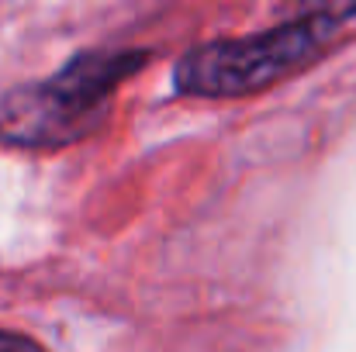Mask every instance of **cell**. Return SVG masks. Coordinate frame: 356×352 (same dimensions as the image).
I'll return each instance as SVG.
<instances>
[{
	"label": "cell",
	"instance_id": "6da1fadb",
	"mask_svg": "<svg viewBox=\"0 0 356 352\" xmlns=\"http://www.w3.org/2000/svg\"><path fill=\"white\" fill-rule=\"evenodd\" d=\"M145 52H87L45 83H28L0 101V138L24 149L70 145L104 117L121 80L142 69Z\"/></svg>",
	"mask_w": 356,
	"mask_h": 352
},
{
	"label": "cell",
	"instance_id": "7a4b0ae2",
	"mask_svg": "<svg viewBox=\"0 0 356 352\" xmlns=\"http://www.w3.org/2000/svg\"><path fill=\"white\" fill-rule=\"evenodd\" d=\"M339 31L336 21L305 14L252 38H225L191 49L177 62V90L191 97H245L312 62Z\"/></svg>",
	"mask_w": 356,
	"mask_h": 352
},
{
	"label": "cell",
	"instance_id": "3957f363",
	"mask_svg": "<svg viewBox=\"0 0 356 352\" xmlns=\"http://www.w3.org/2000/svg\"><path fill=\"white\" fill-rule=\"evenodd\" d=\"M308 14H318V17H329L336 24H343L346 17H356V0H305Z\"/></svg>",
	"mask_w": 356,
	"mask_h": 352
},
{
	"label": "cell",
	"instance_id": "277c9868",
	"mask_svg": "<svg viewBox=\"0 0 356 352\" xmlns=\"http://www.w3.org/2000/svg\"><path fill=\"white\" fill-rule=\"evenodd\" d=\"M0 352H45L38 342L24 339V335H14V332H0Z\"/></svg>",
	"mask_w": 356,
	"mask_h": 352
}]
</instances>
